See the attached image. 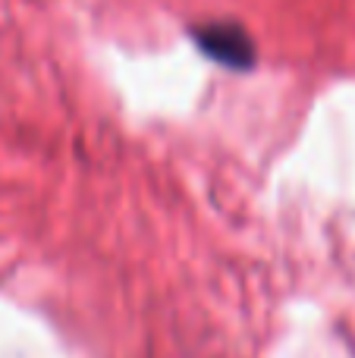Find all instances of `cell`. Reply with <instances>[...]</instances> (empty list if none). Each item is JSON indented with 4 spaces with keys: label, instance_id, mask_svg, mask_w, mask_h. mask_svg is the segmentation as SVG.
Here are the masks:
<instances>
[{
    "label": "cell",
    "instance_id": "cell-1",
    "mask_svg": "<svg viewBox=\"0 0 355 358\" xmlns=\"http://www.w3.org/2000/svg\"><path fill=\"white\" fill-rule=\"evenodd\" d=\"M198 41L205 44L208 54L224 60V63H249V57H252L249 38H245L239 29H233V25H217V29L201 31Z\"/></svg>",
    "mask_w": 355,
    "mask_h": 358
}]
</instances>
